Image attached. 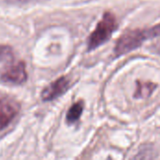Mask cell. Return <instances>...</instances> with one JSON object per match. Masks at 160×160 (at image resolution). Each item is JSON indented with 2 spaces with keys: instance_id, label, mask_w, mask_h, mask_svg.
<instances>
[{
  "instance_id": "cell-5",
  "label": "cell",
  "mask_w": 160,
  "mask_h": 160,
  "mask_svg": "<svg viewBox=\"0 0 160 160\" xmlns=\"http://www.w3.org/2000/svg\"><path fill=\"white\" fill-rule=\"evenodd\" d=\"M70 79L68 76H61L42 90L40 98L45 102L52 101L63 96L70 88Z\"/></svg>"
},
{
  "instance_id": "cell-1",
  "label": "cell",
  "mask_w": 160,
  "mask_h": 160,
  "mask_svg": "<svg viewBox=\"0 0 160 160\" xmlns=\"http://www.w3.org/2000/svg\"><path fill=\"white\" fill-rule=\"evenodd\" d=\"M118 23L115 16L107 11L103 14L101 20L98 22L95 30L91 33L87 41V51L91 52L108 41L113 32L117 29Z\"/></svg>"
},
{
  "instance_id": "cell-8",
  "label": "cell",
  "mask_w": 160,
  "mask_h": 160,
  "mask_svg": "<svg viewBox=\"0 0 160 160\" xmlns=\"http://www.w3.org/2000/svg\"><path fill=\"white\" fill-rule=\"evenodd\" d=\"M14 59V52L12 47L8 45H0V61L10 63Z\"/></svg>"
},
{
  "instance_id": "cell-2",
  "label": "cell",
  "mask_w": 160,
  "mask_h": 160,
  "mask_svg": "<svg viewBox=\"0 0 160 160\" xmlns=\"http://www.w3.org/2000/svg\"><path fill=\"white\" fill-rule=\"evenodd\" d=\"M148 38H150L148 29H134L125 32L115 44V56L119 57L136 50Z\"/></svg>"
},
{
  "instance_id": "cell-4",
  "label": "cell",
  "mask_w": 160,
  "mask_h": 160,
  "mask_svg": "<svg viewBox=\"0 0 160 160\" xmlns=\"http://www.w3.org/2000/svg\"><path fill=\"white\" fill-rule=\"evenodd\" d=\"M20 103L8 97L0 98V130L6 128L19 114Z\"/></svg>"
},
{
  "instance_id": "cell-3",
  "label": "cell",
  "mask_w": 160,
  "mask_h": 160,
  "mask_svg": "<svg viewBox=\"0 0 160 160\" xmlns=\"http://www.w3.org/2000/svg\"><path fill=\"white\" fill-rule=\"evenodd\" d=\"M0 80L4 83L22 85L27 81V71L23 61L10 62L0 74Z\"/></svg>"
},
{
  "instance_id": "cell-9",
  "label": "cell",
  "mask_w": 160,
  "mask_h": 160,
  "mask_svg": "<svg viewBox=\"0 0 160 160\" xmlns=\"http://www.w3.org/2000/svg\"><path fill=\"white\" fill-rule=\"evenodd\" d=\"M49 0H8V2L18 5H27V4H36V3H43Z\"/></svg>"
},
{
  "instance_id": "cell-10",
  "label": "cell",
  "mask_w": 160,
  "mask_h": 160,
  "mask_svg": "<svg viewBox=\"0 0 160 160\" xmlns=\"http://www.w3.org/2000/svg\"><path fill=\"white\" fill-rule=\"evenodd\" d=\"M148 33H149V37L150 38H157L160 36V23L155 25L154 27L148 28Z\"/></svg>"
},
{
  "instance_id": "cell-7",
  "label": "cell",
  "mask_w": 160,
  "mask_h": 160,
  "mask_svg": "<svg viewBox=\"0 0 160 160\" xmlns=\"http://www.w3.org/2000/svg\"><path fill=\"white\" fill-rule=\"evenodd\" d=\"M157 88V84L149 82H137V87L134 94L136 98H145L152 95Z\"/></svg>"
},
{
  "instance_id": "cell-6",
  "label": "cell",
  "mask_w": 160,
  "mask_h": 160,
  "mask_svg": "<svg viewBox=\"0 0 160 160\" xmlns=\"http://www.w3.org/2000/svg\"><path fill=\"white\" fill-rule=\"evenodd\" d=\"M83 108H84V103L82 100L77 101L74 104H72L67 112V116H66L67 123L68 125H72L76 123L81 118L82 112H83Z\"/></svg>"
}]
</instances>
